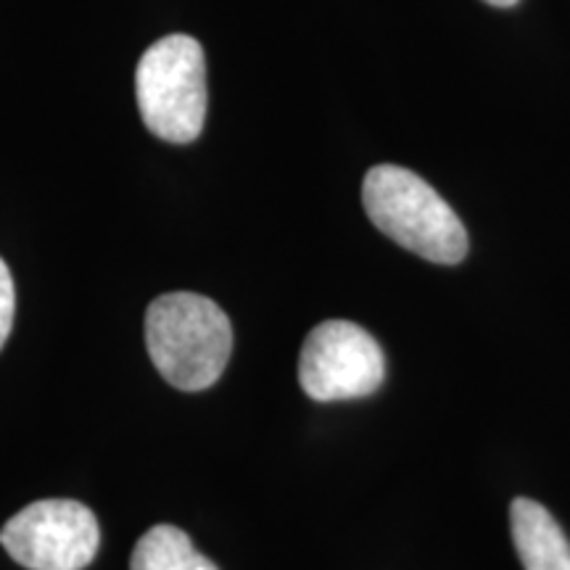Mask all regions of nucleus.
Instances as JSON below:
<instances>
[{"mask_svg": "<svg viewBox=\"0 0 570 570\" xmlns=\"http://www.w3.org/2000/svg\"><path fill=\"white\" fill-rule=\"evenodd\" d=\"M146 346L169 386L204 391L219 381L233 354V325L212 298L177 291L146 312Z\"/></svg>", "mask_w": 570, "mask_h": 570, "instance_id": "f257e3e1", "label": "nucleus"}, {"mask_svg": "<svg viewBox=\"0 0 570 570\" xmlns=\"http://www.w3.org/2000/svg\"><path fill=\"white\" fill-rule=\"evenodd\" d=\"M367 217L383 235L436 265H458L468 254V233L444 198L410 169L377 164L362 185Z\"/></svg>", "mask_w": 570, "mask_h": 570, "instance_id": "f03ea898", "label": "nucleus"}, {"mask_svg": "<svg viewBox=\"0 0 570 570\" xmlns=\"http://www.w3.org/2000/svg\"><path fill=\"white\" fill-rule=\"evenodd\" d=\"M138 109L156 138L194 142L206 122V59L202 42L190 35H167L140 56Z\"/></svg>", "mask_w": 570, "mask_h": 570, "instance_id": "7ed1b4c3", "label": "nucleus"}, {"mask_svg": "<svg viewBox=\"0 0 570 570\" xmlns=\"http://www.w3.org/2000/svg\"><path fill=\"white\" fill-rule=\"evenodd\" d=\"M0 547L27 570H82L96 560L101 525L75 499H40L0 531Z\"/></svg>", "mask_w": 570, "mask_h": 570, "instance_id": "20e7f679", "label": "nucleus"}, {"mask_svg": "<svg viewBox=\"0 0 570 570\" xmlns=\"http://www.w3.org/2000/svg\"><path fill=\"white\" fill-rule=\"evenodd\" d=\"M386 377L383 348L365 327L327 320L309 333L298 360V383L315 402H344L375 394Z\"/></svg>", "mask_w": 570, "mask_h": 570, "instance_id": "39448f33", "label": "nucleus"}, {"mask_svg": "<svg viewBox=\"0 0 570 570\" xmlns=\"http://www.w3.org/2000/svg\"><path fill=\"white\" fill-rule=\"evenodd\" d=\"M510 525L525 570H570V541L550 510L533 499H515Z\"/></svg>", "mask_w": 570, "mask_h": 570, "instance_id": "423d86ee", "label": "nucleus"}, {"mask_svg": "<svg viewBox=\"0 0 570 570\" xmlns=\"http://www.w3.org/2000/svg\"><path fill=\"white\" fill-rule=\"evenodd\" d=\"M130 570H219L196 550L188 533L177 525L159 523L135 544Z\"/></svg>", "mask_w": 570, "mask_h": 570, "instance_id": "0eeeda50", "label": "nucleus"}, {"mask_svg": "<svg viewBox=\"0 0 570 570\" xmlns=\"http://www.w3.org/2000/svg\"><path fill=\"white\" fill-rule=\"evenodd\" d=\"M13 312H17V291H13V277H11L9 265L0 259V348H3L6 338L11 336Z\"/></svg>", "mask_w": 570, "mask_h": 570, "instance_id": "6e6552de", "label": "nucleus"}, {"mask_svg": "<svg viewBox=\"0 0 570 570\" xmlns=\"http://www.w3.org/2000/svg\"><path fill=\"white\" fill-rule=\"evenodd\" d=\"M483 3L497 6V9H510V6H515L518 0H483Z\"/></svg>", "mask_w": 570, "mask_h": 570, "instance_id": "1a4fd4ad", "label": "nucleus"}]
</instances>
